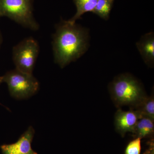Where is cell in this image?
Returning a JSON list of instances; mask_svg holds the SVG:
<instances>
[{
    "label": "cell",
    "instance_id": "5",
    "mask_svg": "<svg viewBox=\"0 0 154 154\" xmlns=\"http://www.w3.org/2000/svg\"><path fill=\"white\" fill-rule=\"evenodd\" d=\"M38 43L33 38H27L14 46L13 59L16 69L28 74H32L39 53Z\"/></svg>",
    "mask_w": 154,
    "mask_h": 154
},
{
    "label": "cell",
    "instance_id": "11",
    "mask_svg": "<svg viewBox=\"0 0 154 154\" xmlns=\"http://www.w3.org/2000/svg\"><path fill=\"white\" fill-rule=\"evenodd\" d=\"M114 0H98L93 13L104 20H108Z\"/></svg>",
    "mask_w": 154,
    "mask_h": 154
},
{
    "label": "cell",
    "instance_id": "12",
    "mask_svg": "<svg viewBox=\"0 0 154 154\" xmlns=\"http://www.w3.org/2000/svg\"><path fill=\"white\" fill-rule=\"evenodd\" d=\"M136 110H137L143 116H147L154 119V96L147 97L139 105Z\"/></svg>",
    "mask_w": 154,
    "mask_h": 154
},
{
    "label": "cell",
    "instance_id": "8",
    "mask_svg": "<svg viewBox=\"0 0 154 154\" xmlns=\"http://www.w3.org/2000/svg\"><path fill=\"white\" fill-rule=\"evenodd\" d=\"M136 46L144 62L152 67L154 64V34L153 32L143 35L136 43Z\"/></svg>",
    "mask_w": 154,
    "mask_h": 154
},
{
    "label": "cell",
    "instance_id": "14",
    "mask_svg": "<svg viewBox=\"0 0 154 154\" xmlns=\"http://www.w3.org/2000/svg\"><path fill=\"white\" fill-rule=\"evenodd\" d=\"M2 41V34H1V32H0V46H1V44Z\"/></svg>",
    "mask_w": 154,
    "mask_h": 154
},
{
    "label": "cell",
    "instance_id": "3",
    "mask_svg": "<svg viewBox=\"0 0 154 154\" xmlns=\"http://www.w3.org/2000/svg\"><path fill=\"white\" fill-rule=\"evenodd\" d=\"M6 17L30 30L39 28L33 15V0H0V17Z\"/></svg>",
    "mask_w": 154,
    "mask_h": 154
},
{
    "label": "cell",
    "instance_id": "4",
    "mask_svg": "<svg viewBox=\"0 0 154 154\" xmlns=\"http://www.w3.org/2000/svg\"><path fill=\"white\" fill-rule=\"evenodd\" d=\"M2 81L8 85L11 96L17 99H28L35 95L39 89V83L33 75L17 69L8 72L2 77Z\"/></svg>",
    "mask_w": 154,
    "mask_h": 154
},
{
    "label": "cell",
    "instance_id": "1",
    "mask_svg": "<svg viewBox=\"0 0 154 154\" xmlns=\"http://www.w3.org/2000/svg\"><path fill=\"white\" fill-rule=\"evenodd\" d=\"M52 46L54 61L63 68L88 51L89 30L69 20H63L56 28Z\"/></svg>",
    "mask_w": 154,
    "mask_h": 154
},
{
    "label": "cell",
    "instance_id": "7",
    "mask_svg": "<svg viewBox=\"0 0 154 154\" xmlns=\"http://www.w3.org/2000/svg\"><path fill=\"white\" fill-rule=\"evenodd\" d=\"M142 116L136 110L123 111L119 109L114 117L116 130L123 137L127 132L132 133L139 119Z\"/></svg>",
    "mask_w": 154,
    "mask_h": 154
},
{
    "label": "cell",
    "instance_id": "15",
    "mask_svg": "<svg viewBox=\"0 0 154 154\" xmlns=\"http://www.w3.org/2000/svg\"><path fill=\"white\" fill-rule=\"evenodd\" d=\"M2 82V77H0V85L1 83Z\"/></svg>",
    "mask_w": 154,
    "mask_h": 154
},
{
    "label": "cell",
    "instance_id": "2",
    "mask_svg": "<svg viewBox=\"0 0 154 154\" xmlns=\"http://www.w3.org/2000/svg\"><path fill=\"white\" fill-rule=\"evenodd\" d=\"M111 99L116 107L136 108L147 97L141 84L128 74L116 77L109 85Z\"/></svg>",
    "mask_w": 154,
    "mask_h": 154
},
{
    "label": "cell",
    "instance_id": "9",
    "mask_svg": "<svg viewBox=\"0 0 154 154\" xmlns=\"http://www.w3.org/2000/svg\"><path fill=\"white\" fill-rule=\"evenodd\" d=\"M154 119L143 116L139 119L132 133L137 137H149L153 135Z\"/></svg>",
    "mask_w": 154,
    "mask_h": 154
},
{
    "label": "cell",
    "instance_id": "6",
    "mask_svg": "<svg viewBox=\"0 0 154 154\" xmlns=\"http://www.w3.org/2000/svg\"><path fill=\"white\" fill-rule=\"evenodd\" d=\"M35 134L33 127L30 126L16 143L1 146L2 154H38L31 147Z\"/></svg>",
    "mask_w": 154,
    "mask_h": 154
},
{
    "label": "cell",
    "instance_id": "13",
    "mask_svg": "<svg viewBox=\"0 0 154 154\" xmlns=\"http://www.w3.org/2000/svg\"><path fill=\"white\" fill-rule=\"evenodd\" d=\"M141 149V138L137 137L128 144L125 154H140Z\"/></svg>",
    "mask_w": 154,
    "mask_h": 154
},
{
    "label": "cell",
    "instance_id": "10",
    "mask_svg": "<svg viewBox=\"0 0 154 154\" xmlns=\"http://www.w3.org/2000/svg\"><path fill=\"white\" fill-rule=\"evenodd\" d=\"M98 0H73L76 7L77 11L74 17L69 20L72 23L80 19L83 14L87 12L93 13L96 7Z\"/></svg>",
    "mask_w": 154,
    "mask_h": 154
}]
</instances>
